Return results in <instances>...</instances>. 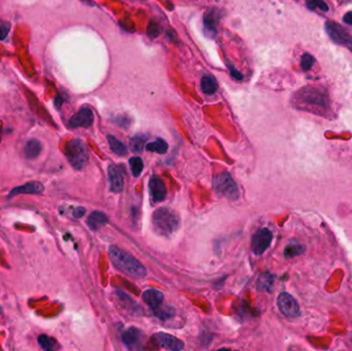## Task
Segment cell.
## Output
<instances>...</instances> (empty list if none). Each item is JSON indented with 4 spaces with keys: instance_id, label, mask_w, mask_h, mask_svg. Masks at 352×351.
Returning a JSON list of instances; mask_svg holds the SVG:
<instances>
[{
    "instance_id": "6da1fadb",
    "label": "cell",
    "mask_w": 352,
    "mask_h": 351,
    "mask_svg": "<svg viewBox=\"0 0 352 351\" xmlns=\"http://www.w3.org/2000/svg\"><path fill=\"white\" fill-rule=\"evenodd\" d=\"M109 258L113 266L125 275L135 279L146 277V267L129 253L112 245L109 247Z\"/></svg>"
},
{
    "instance_id": "7a4b0ae2",
    "label": "cell",
    "mask_w": 352,
    "mask_h": 351,
    "mask_svg": "<svg viewBox=\"0 0 352 351\" xmlns=\"http://www.w3.org/2000/svg\"><path fill=\"white\" fill-rule=\"evenodd\" d=\"M154 231L160 236H172L180 225V217L176 211L168 207L156 209L152 216Z\"/></svg>"
},
{
    "instance_id": "3957f363",
    "label": "cell",
    "mask_w": 352,
    "mask_h": 351,
    "mask_svg": "<svg viewBox=\"0 0 352 351\" xmlns=\"http://www.w3.org/2000/svg\"><path fill=\"white\" fill-rule=\"evenodd\" d=\"M296 99L305 106L319 109H327L329 103L328 95L324 91L314 87H306L300 90Z\"/></svg>"
},
{
    "instance_id": "277c9868",
    "label": "cell",
    "mask_w": 352,
    "mask_h": 351,
    "mask_svg": "<svg viewBox=\"0 0 352 351\" xmlns=\"http://www.w3.org/2000/svg\"><path fill=\"white\" fill-rule=\"evenodd\" d=\"M213 190L217 196L229 200H237L240 196L237 183L232 178L229 172H221L213 177Z\"/></svg>"
},
{
    "instance_id": "5b68a950",
    "label": "cell",
    "mask_w": 352,
    "mask_h": 351,
    "mask_svg": "<svg viewBox=\"0 0 352 351\" xmlns=\"http://www.w3.org/2000/svg\"><path fill=\"white\" fill-rule=\"evenodd\" d=\"M66 157L71 166L76 170H82L89 161V154L85 142L80 139L70 140L65 150Z\"/></svg>"
},
{
    "instance_id": "8992f818",
    "label": "cell",
    "mask_w": 352,
    "mask_h": 351,
    "mask_svg": "<svg viewBox=\"0 0 352 351\" xmlns=\"http://www.w3.org/2000/svg\"><path fill=\"white\" fill-rule=\"evenodd\" d=\"M324 27L328 37L335 44L345 47L352 52V37L341 25L333 22V21H326Z\"/></svg>"
},
{
    "instance_id": "52a82bcc",
    "label": "cell",
    "mask_w": 352,
    "mask_h": 351,
    "mask_svg": "<svg viewBox=\"0 0 352 351\" xmlns=\"http://www.w3.org/2000/svg\"><path fill=\"white\" fill-rule=\"evenodd\" d=\"M277 301L280 312L286 317L296 318L300 315V306L292 295L281 293Z\"/></svg>"
},
{
    "instance_id": "ba28073f",
    "label": "cell",
    "mask_w": 352,
    "mask_h": 351,
    "mask_svg": "<svg viewBox=\"0 0 352 351\" xmlns=\"http://www.w3.org/2000/svg\"><path fill=\"white\" fill-rule=\"evenodd\" d=\"M273 240V234L270 230L266 228L259 230L252 241V250L256 256L263 255L269 247H270Z\"/></svg>"
},
{
    "instance_id": "9c48e42d",
    "label": "cell",
    "mask_w": 352,
    "mask_h": 351,
    "mask_svg": "<svg viewBox=\"0 0 352 351\" xmlns=\"http://www.w3.org/2000/svg\"><path fill=\"white\" fill-rule=\"evenodd\" d=\"M94 114L93 111L88 108H81L78 112H76L70 120L68 125L70 128H89L93 125Z\"/></svg>"
},
{
    "instance_id": "30bf717a",
    "label": "cell",
    "mask_w": 352,
    "mask_h": 351,
    "mask_svg": "<svg viewBox=\"0 0 352 351\" xmlns=\"http://www.w3.org/2000/svg\"><path fill=\"white\" fill-rule=\"evenodd\" d=\"M149 188H150L152 200L155 203L162 202L166 199V196H167L166 185H165V182L163 181V179L160 176L153 175L150 178Z\"/></svg>"
},
{
    "instance_id": "8fae6325",
    "label": "cell",
    "mask_w": 352,
    "mask_h": 351,
    "mask_svg": "<svg viewBox=\"0 0 352 351\" xmlns=\"http://www.w3.org/2000/svg\"><path fill=\"white\" fill-rule=\"evenodd\" d=\"M154 339L156 341V343L159 345V347L164 348V349H168V350H172V351H179L182 350L184 347V344L181 340H179L178 338L169 335V334H165V333H158L154 336Z\"/></svg>"
},
{
    "instance_id": "7c38bea8",
    "label": "cell",
    "mask_w": 352,
    "mask_h": 351,
    "mask_svg": "<svg viewBox=\"0 0 352 351\" xmlns=\"http://www.w3.org/2000/svg\"><path fill=\"white\" fill-rule=\"evenodd\" d=\"M144 335L140 329L136 327H130L123 334V342L130 349H138L140 348L141 342L143 341Z\"/></svg>"
},
{
    "instance_id": "4fadbf2b",
    "label": "cell",
    "mask_w": 352,
    "mask_h": 351,
    "mask_svg": "<svg viewBox=\"0 0 352 351\" xmlns=\"http://www.w3.org/2000/svg\"><path fill=\"white\" fill-rule=\"evenodd\" d=\"M108 179L110 191L112 193H121L124 189V176L120 168L116 165H109L108 166Z\"/></svg>"
},
{
    "instance_id": "5bb4252c",
    "label": "cell",
    "mask_w": 352,
    "mask_h": 351,
    "mask_svg": "<svg viewBox=\"0 0 352 351\" xmlns=\"http://www.w3.org/2000/svg\"><path fill=\"white\" fill-rule=\"evenodd\" d=\"M142 299L144 302H146V304L149 305L154 310V309L162 305L164 301V295L162 292L152 288V290H148L143 293Z\"/></svg>"
},
{
    "instance_id": "9a60e30c",
    "label": "cell",
    "mask_w": 352,
    "mask_h": 351,
    "mask_svg": "<svg viewBox=\"0 0 352 351\" xmlns=\"http://www.w3.org/2000/svg\"><path fill=\"white\" fill-rule=\"evenodd\" d=\"M43 192H44V185L39 182L33 181V182L26 183L24 185H21V187L13 190L10 193V197L21 195V194H40Z\"/></svg>"
},
{
    "instance_id": "2e32d148",
    "label": "cell",
    "mask_w": 352,
    "mask_h": 351,
    "mask_svg": "<svg viewBox=\"0 0 352 351\" xmlns=\"http://www.w3.org/2000/svg\"><path fill=\"white\" fill-rule=\"evenodd\" d=\"M108 223V217L101 211H94L88 217V225L93 231H98L102 226Z\"/></svg>"
},
{
    "instance_id": "e0dca14e",
    "label": "cell",
    "mask_w": 352,
    "mask_h": 351,
    "mask_svg": "<svg viewBox=\"0 0 352 351\" xmlns=\"http://www.w3.org/2000/svg\"><path fill=\"white\" fill-rule=\"evenodd\" d=\"M218 23V13L215 11H209L207 12L204 16V26L206 32L214 35L216 32V26Z\"/></svg>"
},
{
    "instance_id": "ac0fdd59",
    "label": "cell",
    "mask_w": 352,
    "mask_h": 351,
    "mask_svg": "<svg viewBox=\"0 0 352 351\" xmlns=\"http://www.w3.org/2000/svg\"><path fill=\"white\" fill-rule=\"evenodd\" d=\"M274 276L270 273H262L257 281L258 290L265 293H271L274 285Z\"/></svg>"
},
{
    "instance_id": "d6986e66",
    "label": "cell",
    "mask_w": 352,
    "mask_h": 351,
    "mask_svg": "<svg viewBox=\"0 0 352 351\" xmlns=\"http://www.w3.org/2000/svg\"><path fill=\"white\" fill-rule=\"evenodd\" d=\"M201 90L206 95H213L217 91V82L212 75H204L201 78Z\"/></svg>"
},
{
    "instance_id": "ffe728a7",
    "label": "cell",
    "mask_w": 352,
    "mask_h": 351,
    "mask_svg": "<svg viewBox=\"0 0 352 351\" xmlns=\"http://www.w3.org/2000/svg\"><path fill=\"white\" fill-rule=\"evenodd\" d=\"M107 141L110 147V150L120 157H125L127 155V148L122 141L118 140L112 135H107Z\"/></svg>"
},
{
    "instance_id": "44dd1931",
    "label": "cell",
    "mask_w": 352,
    "mask_h": 351,
    "mask_svg": "<svg viewBox=\"0 0 352 351\" xmlns=\"http://www.w3.org/2000/svg\"><path fill=\"white\" fill-rule=\"evenodd\" d=\"M146 150L148 152L152 153H157V154H166L168 151V143L162 138L157 139L154 142H150L146 146Z\"/></svg>"
},
{
    "instance_id": "7402d4cb",
    "label": "cell",
    "mask_w": 352,
    "mask_h": 351,
    "mask_svg": "<svg viewBox=\"0 0 352 351\" xmlns=\"http://www.w3.org/2000/svg\"><path fill=\"white\" fill-rule=\"evenodd\" d=\"M25 156L28 159H35L39 156L41 152V144L38 140L32 139L26 143L25 147Z\"/></svg>"
},
{
    "instance_id": "603a6c76",
    "label": "cell",
    "mask_w": 352,
    "mask_h": 351,
    "mask_svg": "<svg viewBox=\"0 0 352 351\" xmlns=\"http://www.w3.org/2000/svg\"><path fill=\"white\" fill-rule=\"evenodd\" d=\"M304 251H305V247L303 245L298 244V243H289L286 245V247L284 249V256L287 259L294 258L296 256L303 254Z\"/></svg>"
},
{
    "instance_id": "cb8c5ba5",
    "label": "cell",
    "mask_w": 352,
    "mask_h": 351,
    "mask_svg": "<svg viewBox=\"0 0 352 351\" xmlns=\"http://www.w3.org/2000/svg\"><path fill=\"white\" fill-rule=\"evenodd\" d=\"M154 312H155V315L160 318V319H168V318H171L172 316H174V309L169 307V306H159L158 308L154 309Z\"/></svg>"
},
{
    "instance_id": "d4e9b609",
    "label": "cell",
    "mask_w": 352,
    "mask_h": 351,
    "mask_svg": "<svg viewBox=\"0 0 352 351\" xmlns=\"http://www.w3.org/2000/svg\"><path fill=\"white\" fill-rule=\"evenodd\" d=\"M148 137L143 135H137L131 138L130 140V148L134 153H141L143 151V147L146 144Z\"/></svg>"
},
{
    "instance_id": "484cf974",
    "label": "cell",
    "mask_w": 352,
    "mask_h": 351,
    "mask_svg": "<svg viewBox=\"0 0 352 351\" xmlns=\"http://www.w3.org/2000/svg\"><path fill=\"white\" fill-rule=\"evenodd\" d=\"M129 165H130L133 176L138 177L141 174L144 167L142 159L140 157H133L129 160Z\"/></svg>"
},
{
    "instance_id": "4316f807",
    "label": "cell",
    "mask_w": 352,
    "mask_h": 351,
    "mask_svg": "<svg viewBox=\"0 0 352 351\" xmlns=\"http://www.w3.org/2000/svg\"><path fill=\"white\" fill-rule=\"evenodd\" d=\"M38 343H39L40 347L45 350H54L57 346L56 340L51 338V337H48L46 335H41L38 338Z\"/></svg>"
},
{
    "instance_id": "83f0119b",
    "label": "cell",
    "mask_w": 352,
    "mask_h": 351,
    "mask_svg": "<svg viewBox=\"0 0 352 351\" xmlns=\"http://www.w3.org/2000/svg\"><path fill=\"white\" fill-rule=\"evenodd\" d=\"M315 63V59L312 55L305 53L301 58V67L304 71H309L313 67Z\"/></svg>"
},
{
    "instance_id": "f1b7e54d",
    "label": "cell",
    "mask_w": 352,
    "mask_h": 351,
    "mask_svg": "<svg viewBox=\"0 0 352 351\" xmlns=\"http://www.w3.org/2000/svg\"><path fill=\"white\" fill-rule=\"evenodd\" d=\"M306 5L308 9L311 11H315V9H319L322 12H328V6L323 2V0H306Z\"/></svg>"
},
{
    "instance_id": "f546056e",
    "label": "cell",
    "mask_w": 352,
    "mask_h": 351,
    "mask_svg": "<svg viewBox=\"0 0 352 351\" xmlns=\"http://www.w3.org/2000/svg\"><path fill=\"white\" fill-rule=\"evenodd\" d=\"M11 30V23L7 22V21L0 20V40H5Z\"/></svg>"
},
{
    "instance_id": "4dcf8cb0",
    "label": "cell",
    "mask_w": 352,
    "mask_h": 351,
    "mask_svg": "<svg viewBox=\"0 0 352 351\" xmlns=\"http://www.w3.org/2000/svg\"><path fill=\"white\" fill-rule=\"evenodd\" d=\"M160 31H161V27L159 26V24L155 23V22H152L149 27H148V34L152 37V38H155L157 37L159 34H160Z\"/></svg>"
},
{
    "instance_id": "1f68e13d",
    "label": "cell",
    "mask_w": 352,
    "mask_h": 351,
    "mask_svg": "<svg viewBox=\"0 0 352 351\" xmlns=\"http://www.w3.org/2000/svg\"><path fill=\"white\" fill-rule=\"evenodd\" d=\"M227 66H229V70H230V72H231V75L235 78V79H237V80H241V79H243V75L233 66V65H231V64H229V63H227Z\"/></svg>"
},
{
    "instance_id": "d6a6232c",
    "label": "cell",
    "mask_w": 352,
    "mask_h": 351,
    "mask_svg": "<svg viewBox=\"0 0 352 351\" xmlns=\"http://www.w3.org/2000/svg\"><path fill=\"white\" fill-rule=\"evenodd\" d=\"M85 212H86V209H85V208H82V207H77V208H75V209H74V211H73V215H74V217L79 218V217H81L82 215L85 214Z\"/></svg>"
},
{
    "instance_id": "836d02e7",
    "label": "cell",
    "mask_w": 352,
    "mask_h": 351,
    "mask_svg": "<svg viewBox=\"0 0 352 351\" xmlns=\"http://www.w3.org/2000/svg\"><path fill=\"white\" fill-rule=\"evenodd\" d=\"M343 22L345 24H347V25H351L352 26V12H349V13L344 15Z\"/></svg>"
}]
</instances>
